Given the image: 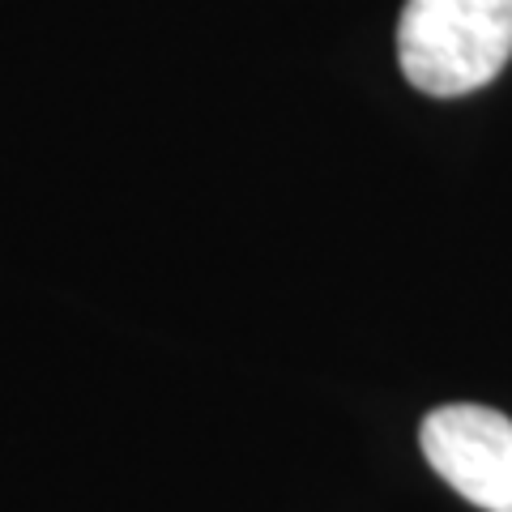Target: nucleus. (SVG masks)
<instances>
[{"mask_svg":"<svg viewBox=\"0 0 512 512\" xmlns=\"http://www.w3.org/2000/svg\"><path fill=\"white\" fill-rule=\"evenodd\" d=\"M427 466L483 512H512V419L491 406H436L419 427Z\"/></svg>","mask_w":512,"mask_h":512,"instance_id":"obj_2","label":"nucleus"},{"mask_svg":"<svg viewBox=\"0 0 512 512\" xmlns=\"http://www.w3.org/2000/svg\"><path fill=\"white\" fill-rule=\"evenodd\" d=\"M512 60V0H406L397 22L402 77L431 99H461Z\"/></svg>","mask_w":512,"mask_h":512,"instance_id":"obj_1","label":"nucleus"}]
</instances>
